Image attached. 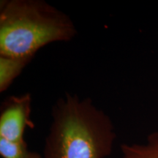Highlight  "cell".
I'll return each mask as SVG.
<instances>
[{
    "mask_svg": "<svg viewBox=\"0 0 158 158\" xmlns=\"http://www.w3.org/2000/svg\"><path fill=\"white\" fill-rule=\"evenodd\" d=\"M44 158H106L116 140L111 118L90 98L66 93L51 109Z\"/></svg>",
    "mask_w": 158,
    "mask_h": 158,
    "instance_id": "cell-1",
    "label": "cell"
},
{
    "mask_svg": "<svg viewBox=\"0 0 158 158\" xmlns=\"http://www.w3.org/2000/svg\"><path fill=\"white\" fill-rule=\"evenodd\" d=\"M77 33L73 21L43 0L0 2V55L34 58L45 45L68 42Z\"/></svg>",
    "mask_w": 158,
    "mask_h": 158,
    "instance_id": "cell-2",
    "label": "cell"
},
{
    "mask_svg": "<svg viewBox=\"0 0 158 158\" xmlns=\"http://www.w3.org/2000/svg\"><path fill=\"white\" fill-rule=\"evenodd\" d=\"M120 158H158V132L150 134L144 144H122Z\"/></svg>",
    "mask_w": 158,
    "mask_h": 158,
    "instance_id": "cell-5",
    "label": "cell"
},
{
    "mask_svg": "<svg viewBox=\"0 0 158 158\" xmlns=\"http://www.w3.org/2000/svg\"><path fill=\"white\" fill-rule=\"evenodd\" d=\"M31 57H13L0 55V92H4L32 60Z\"/></svg>",
    "mask_w": 158,
    "mask_h": 158,
    "instance_id": "cell-4",
    "label": "cell"
},
{
    "mask_svg": "<svg viewBox=\"0 0 158 158\" xmlns=\"http://www.w3.org/2000/svg\"><path fill=\"white\" fill-rule=\"evenodd\" d=\"M32 99L29 93L10 96L3 102L0 113V138L13 141H24L27 128L32 129Z\"/></svg>",
    "mask_w": 158,
    "mask_h": 158,
    "instance_id": "cell-3",
    "label": "cell"
},
{
    "mask_svg": "<svg viewBox=\"0 0 158 158\" xmlns=\"http://www.w3.org/2000/svg\"><path fill=\"white\" fill-rule=\"evenodd\" d=\"M27 158H44V157H43V156L42 155H40V154L35 152H30V153H29V155Z\"/></svg>",
    "mask_w": 158,
    "mask_h": 158,
    "instance_id": "cell-7",
    "label": "cell"
},
{
    "mask_svg": "<svg viewBox=\"0 0 158 158\" xmlns=\"http://www.w3.org/2000/svg\"><path fill=\"white\" fill-rule=\"evenodd\" d=\"M29 153L25 140L13 141L0 138V155L2 158H27Z\"/></svg>",
    "mask_w": 158,
    "mask_h": 158,
    "instance_id": "cell-6",
    "label": "cell"
}]
</instances>
